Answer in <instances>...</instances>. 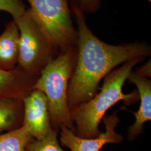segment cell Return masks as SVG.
Masks as SVG:
<instances>
[{"label":"cell","instance_id":"obj_1","mask_svg":"<svg viewBox=\"0 0 151 151\" xmlns=\"http://www.w3.org/2000/svg\"><path fill=\"white\" fill-rule=\"evenodd\" d=\"M77 27V58L68 83L70 110L93 97L104 78L119 65L130 60L151 56V45L138 41L119 45L106 43L87 25L85 14L70 2Z\"/></svg>","mask_w":151,"mask_h":151},{"label":"cell","instance_id":"obj_2","mask_svg":"<svg viewBox=\"0 0 151 151\" xmlns=\"http://www.w3.org/2000/svg\"><path fill=\"white\" fill-rule=\"evenodd\" d=\"M145 60H130L112 70L104 78L103 86L98 94L70 110L76 135L86 139L96 138L101 133L99 129V124L110 108L120 101L129 105L139 100L137 91L125 94L123 92V87L134 67Z\"/></svg>","mask_w":151,"mask_h":151},{"label":"cell","instance_id":"obj_3","mask_svg":"<svg viewBox=\"0 0 151 151\" xmlns=\"http://www.w3.org/2000/svg\"><path fill=\"white\" fill-rule=\"evenodd\" d=\"M76 58L77 46L60 52L44 68L32 87L43 92L47 97L50 124L57 131L65 126L75 133L68 106L67 92Z\"/></svg>","mask_w":151,"mask_h":151},{"label":"cell","instance_id":"obj_4","mask_svg":"<svg viewBox=\"0 0 151 151\" xmlns=\"http://www.w3.org/2000/svg\"><path fill=\"white\" fill-rule=\"evenodd\" d=\"M28 12L44 37L59 52L77 46L74 27L68 0H26Z\"/></svg>","mask_w":151,"mask_h":151},{"label":"cell","instance_id":"obj_5","mask_svg":"<svg viewBox=\"0 0 151 151\" xmlns=\"http://www.w3.org/2000/svg\"><path fill=\"white\" fill-rule=\"evenodd\" d=\"M15 21L20 32L16 68L37 79L46 65L60 52L49 43L27 10Z\"/></svg>","mask_w":151,"mask_h":151},{"label":"cell","instance_id":"obj_6","mask_svg":"<svg viewBox=\"0 0 151 151\" xmlns=\"http://www.w3.org/2000/svg\"><path fill=\"white\" fill-rule=\"evenodd\" d=\"M102 120L105 127V132H101L96 138L91 139L80 138L66 127H61L60 129V144L68 148L70 151H100L104 146L108 144L121 143L124 138L115 131L120 123L118 112L109 116L105 115Z\"/></svg>","mask_w":151,"mask_h":151},{"label":"cell","instance_id":"obj_7","mask_svg":"<svg viewBox=\"0 0 151 151\" xmlns=\"http://www.w3.org/2000/svg\"><path fill=\"white\" fill-rule=\"evenodd\" d=\"M22 100V125H26L29 128L30 134L33 139L40 140L46 138L54 129L50 124L48 101L45 95L40 90L34 89Z\"/></svg>","mask_w":151,"mask_h":151},{"label":"cell","instance_id":"obj_8","mask_svg":"<svg viewBox=\"0 0 151 151\" xmlns=\"http://www.w3.org/2000/svg\"><path fill=\"white\" fill-rule=\"evenodd\" d=\"M128 80L137 87L140 100V106L137 112H132L135 116L134 124L128 129L127 139L135 140L142 133L144 124L151 120V82L147 78L132 72Z\"/></svg>","mask_w":151,"mask_h":151},{"label":"cell","instance_id":"obj_9","mask_svg":"<svg viewBox=\"0 0 151 151\" xmlns=\"http://www.w3.org/2000/svg\"><path fill=\"white\" fill-rule=\"evenodd\" d=\"M37 80L17 68L12 70L0 68V100L6 99H23L32 91Z\"/></svg>","mask_w":151,"mask_h":151},{"label":"cell","instance_id":"obj_10","mask_svg":"<svg viewBox=\"0 0 151 151\" xmlns=\"http://www.w3.org/2000/svg\"><path fill=\"white\" fill-rule=\"evenodd\" d=\"M20 32L13 20L6 25L0 35V68L12 70L16 68L19 48Z\"/></svg>","mask_w":151,"mask_h":151},{"label":"cell","instance_id":"obj_11","mask_svg":"<svg viewBox=\"0 0 151 151\" xmlns=\"http://www.w3.org/2000/svg\"><path fill=\"white\" fill-rule=\"evenodd\" d=\"M24 119V103L22 99L0 100V134L21 127Z\"/></svg>","mask_w":151,"mask_h":151},{"label":"cell","instance_id":"obj_12","mask_svg":"<svg viewBox=\"0 0 151 151\" xmlns=\"http://www.w3.org/2000/svg\"><path fill=\"white\" fill-rule=\"evenodd\" d=\"M33 139L26 125L0 134V151H26L27 144Z\"/></svg>","mask_w":151,"mask_h":151},{"label":"cell","instance_id":"obj_13","mask_svg":"<svg viewBox=\"0 0 151 151\" xmlns=\"http://www.w3.org/2000/svg\"><path fill=\"white\" fill-rule=\"evenodd\" d=\"M58 131H54L46 138L40 140L33 139L27 144L26 151H65L58 140Z\"/></svg>","mask_w":151,"mask_h":151},{"label":"cell","instance_id":"obj_14","mask_svg":"<svg viewBox=\"0 0 151 151\" xmlns=\"http://www.w3.org/2000/svg\"><path fill=\"white\" fill-rule=\"evenodd\" d=\"M27 10L22 0H0V11L10 14L14 20L23 15Z\"/></svg>","mask_w":151,"mask_h":151},{"label":"cell","instance_id":"obj_15","mask_svg":"<svg viewBox=\"0 0 151 151\" xmlns=\"http://www.w3.org/2000/svg\"><path fill=\"white\" fill-rule=\"evenodd\" d=\"M85 14H96L100 9L101 0H70Z\"/></svg>","mask_w":151,"mask_h":151},{"label":"cell","instance_id":"obj_16","mask_svg":"<svg viewBox=\"0 0 151 151\" xmlns=\"http://www.w3.org/2000/svg\"><path fill=\"white\" fill-rule=\"evenodd\" d=\"M138 75L145 77H151V59L142 65L138 70L135 72Z\"/></svg>","mask_w":151,"mask_h":151},{"label":"cell","instance_id":"obj_17","mask_svg":"<svg viewBox=\"0 0 151 151\" xmlns=\"http://www.w3.org/2000/svg\"><path fill=\"white\" fill-rule=\"evenodd\" d=\"M147 1H149L150 2H151V0H147Z\"/></svg>","mask_w":151,"mask_h":151}]
</instances>
